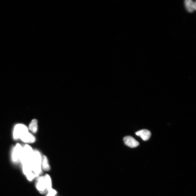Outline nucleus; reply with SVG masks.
Instances as JSON below:
<instances>
[{"label":"nucleus","instance_id":"nucleus-6","mask_svg":"<svg viewBox=\"0 0 196 196\" xmlns=\"http://www.w3.org/2000/svg\"><path fill=\"white\" fill-rule=\"evenodd\" d=\"M184 4L185 9L187 12L191 13L195 11L196 9L195 1L185 0Z\"/></svg>","mask_w":196,"mask_h":196},{"label":"nucleus","instance_id":"nucleus-10","mask_svg":"<svg viewBox=\"0 0 196 196\" xmlns=\"http://www.w3.org/2000/svg\"><path fill=\"white\" fill-rule=\"evenodd\" d=\"M38 126L36 120H33L30 123L29 126V129L33 133H35L37 132Z\"/></svg>","mask_w":196,"mask_h":196},{"label":"nucleus","instance_id":"nucleus-5","mask_svg":"<svg viewBox=\"0 0 196 196\" xmlns=\"http://www.w3.org/2000/svg\"><path fill=\"white\" fill-rule=\"evenodd\" d=\"M125 144L131 148H134L139 145V143L132 137L127 136L124 138Z\"/></svg>","mask_w":196,"mask_h":196},{"label":"nucleus","instance_id":"nucleus-1","mask_svg":"<svg viewBox=\"0 0 196 196\" xmlns=\"http://www.w3.org/2000/svg\"><path fill=\"white\" fill-rule=\"evenodd\" d=\"M42 159V156L40 152L36 150H34L31 160V166L32 172L36 177H39L42 173L41 168Z\"/></svg>","mask_w":196,"mask_h":196},{"label":"nucleus","instance_id":"nucleus-2","mask_svg":"<svg viewBox=\"0 0 196 196\" xmlns=\"http://www.w3.org/2000/svg\"><path fill=\"white\" fill-rule=\"evenodd\" d=\"M23 149V147L19 143H17L14 147L11 153V159L14 163L17 164L20 162Z\"/></svg>","mask_w":196,"mask_h":196},{"label":"nucleus","instance_id":"nucleus-12","mask_svg":"<svg viewBox=\"0 0 196 196\" xmlns=\"http://www.w3.org/2000/svg\"><path fill=\"white\" fill-rule=\"evenodd\" d=\"M46 196H52L51 195H50L49 194H47V195Z\"/></svg>","mask_w":196,"mask_h":196},{"label":"nucleus","instance_id":"nucleus-11","mask_svg":"<svg viewBox=\"0 0 196 196\" xmlns=\"http://www.w3.org/2000/svg\"><path fill=\"white\" fill-rule=\"evenodd\" d=\"M45 177L46 185L47 191H49L53 189L52 188V182L50 176L49 175L46 174Z\"/></svg>","mask_w":196,"mask_h":196},{"label":"nucleus","instance_id":"nucleus-3","mask_svg":"<svg viewBox=\"0 0 196 196\" xmlns=\"http://www.w3.org/2000/svg\"><path fill=\"white\" fill-rule=\"evenodd\" d=\"M28 132V127L25 125L22 124L16 125L14 130V138L15 139L20 138L23 135Z\"/></svg>","mask_w":196,"mask_h":196},{"label":"nucleus","instance_id":"nucleus-4","mask_svg":"<svg viewBox=\"0 0 196 196\" xmlns=\"http://www.w3.org/2000/svg\"><path fill=\"white\" fill-rule=\"evenodd\" d=\"M37 179L36 186L37 190L41 194H45L47 191L45 177L39 176Z\"/></svg>","mask_w":196,"mask_h":196},{"label":"nucleus","instance_id":"nucleus-9","mask_svg":"<svg viewBox=\"0 0 196 196\" xmlns=\"http://www.w3.org/2000/svg\"><path fill=\"white\" fill-rule=\"evenodd\" d=\"M41 168L42 169L45 171H49L50 170V166L49 165V160L46 156H44L42 157Z\"/></svg>","mask_w":196,"mask_h":196},{"label":"nucleus","instance_id":"nucleus-7","mask_svg":"<svg viewBox=\"0 0 196 196\" xmlns=\"http://www.w3.org/2000/svg\"><path fill=\"white\" fill-rule=\"evenodd\" d=\"M137 136L140 137L143 140L146 141L148 140L151 137V133L147 129H143L135 133Z\"/></svg>","mask_w":196,"mask_h":196},{"label":"nucleus","instance_id":"nucleus-8","mask_svg":"<svg viewBox=\"0 0 196 196\" xmlns=\"http://www.w3.org/2000/svg\"><path fill=\"white\" fill-rule=\"evenodd\" d=\"M20 139L24 142L28 143H34L36 140V139L34 135L29 132L23 135L20 137Z\"/></svg>","mask_w":196,"mask_h":196}]
</instances>
